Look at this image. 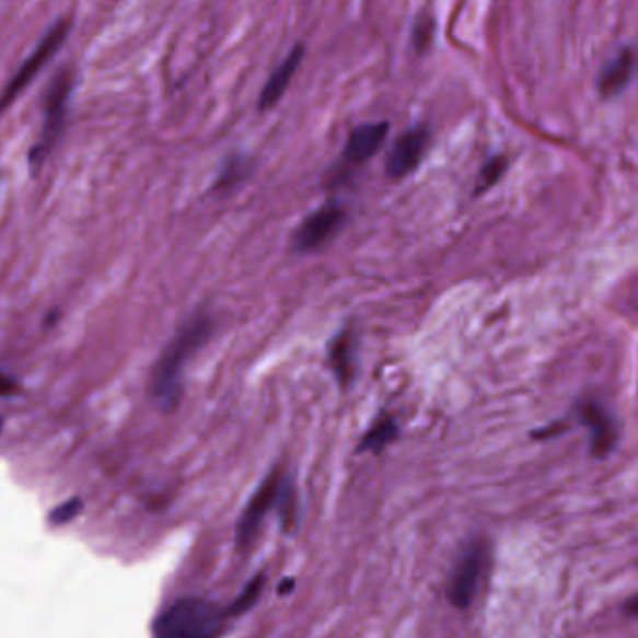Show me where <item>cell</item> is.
<instances>
[{"label":"cell","instance_id":"6da1fadb","mask_svg":"<svg viewBox=\"0 0 638 638\" xmlns=\"http://www.w3.org/2000/svg\"><path fill=\"white\" fill-rule=\"evenodd\" d=\"M216 322L208 312L198 310L177 330L153 367L150 398L161 411H174L184 396V372L190 359L208 344Z\"/></svg>","mask_w":638,"mask_h":638},{"label":"cell","instance_id":"7a4b0ae2","mask_svg":"<svg viewBox=\"0 0 638 638\" xmlns=\"http://www.w3.org/2000/svg\"><path fill=\"white\" fill-rule=\"evenodd\" d=\"M228 611L202 598L172 603L153 622V638H221L227 631Z\"/></svg>","mask_w":638,"mask_h":638},{"label":"cell","instance_id":"3957f363","mask_svg":"<svg viewBox=\"0 0 638 638\" xmlns=\"http://www.w3.org/2000/svg\"><path fill=\"white\" fill-rule=\"evenodd\" d=\"M71 21L60 20L47 31L44 38L39 39L36 49L28 55L25 62L21 63L20 70L15 71V76L10 79V83L4 86L2 94H0V114L7 113L8 108L12 107L15 100L25 92L34 79L39 76V71L44 70L47 63L51 62L53 57L57 55L66 39L70 36Z\"/></svg>","mask_w":638,"mask_h":638},{"label":"cell","instance_id":"277c9868","mask_svg":"<svg viewBox=\"0 0 638 638\" xmlns=\"http://www.w3.org/2000/svg\"><path fill=\"white\" fill-rule=\"evenodd\" d=\"M73 86H76V71L71 70V68L60 70V73L49 84L47 94H45L42 137H39L38 144L34 146V150L31 153V161L34 165L42 163L51 153L57 140L60 139L63 124H66V116H68V103H70L71 94H73Z\"/></svg>","mask_w":638,"mask_h":638},{"label":"cell","instance_id":"5b68a950","mask_svg":"<svg viewBox=\"0 0 638 638\" xmlns=\"http://www.w3.org/2000/svg\"><path fill=\"white\" fill-rule=\"evenodd\" d=\"M487 558L489 545L484 540H474L460 553L446 582V598L452 607L465 611L473 605L480 588Z\"/></svg>","mask_w":638,"mask_h":638},{"label":"cell","instance_id":"8992f818","mask_svg":"<svg viewBox=\"0 0 638 638\" xmlns=\"http://www.w3.org/2000/svg\"><path fill=\"white\" fill-rule=\"evenodd\" d=\"M286 480L288 476L282 473V468H272L266 480L262 482L258 491L253 495V499L248 500V504L241 513L237 532H235L240 549H247L248 545L254 544L269 512L277 510Z\"/></svg>","mask_w":638,"mask_h":638},{"label":"cell","instance_id":"52a82bcc","mask_svg":"<svg viewBox=\"0 0 638 638\" xmlns=\"http://www.w3.org/2000/svg\"><path fill=\"white\" fill-rule=\"evenodd\" d=\"M346 222V209L338 202H327L312 211L293 234L291 245L299 253H314L325 247L340 232Z\"/></svg>","mask_w":638,"mask_h":638},{"label":"cell","instance_id":"ba28073f","mask_svg":"<svg viewBox=\"0 0 638 638\" xmlns=\"http://www.w3.org/2000/svg\"><path fill=\"white\" fill-rule=\"evenodd\" d=\"M579 422L590 431V454L594 457H607L618 443V424L613 415L598 402L584 398L576 405Z\"/></svg>","mask_w":638,"mask_h":638},{"label":"cell","instance_id":"9c48e42d","mask_svg":"<svg viewBox=\"0 0 638 638\" xmlns=\"http://www.w3.org/2000/svg\"><path fill=\"white\" fill-rule=\"evenodd\" d=\"M431 134L426 126H415L405 129L398 139L394 140L388 158H386V174L394 179L409 176L422 163L424 155L430 148Z\"/></svg>","mask_w":638,"mask_h":638},{"label":"cell","instance_id":"30bf717a","mask_svg":"<svg viewBox=\"0 0 638 638\" xmlns=\"http://www.w3.org/2000/svg\"><path fill=\"white\" fill-rule=\"evenodd\" d=\"M304 57H306V45L303 42H298L286 55L285 60L272 70L264 89L259 92L258 111L266 113V111L277 107L278 102L285 97L286 90L290 89L291 81L295 79V73L301 68Z\"/></svg>","mask_w":638,"mask_h":638},{"label":"cell","instance_id":"8fae6325","mask_svg":"<svg viewBox=\"0 0 638 638\" xmlns=\"http://www.w3.org/2000/svg\"><path fill=\"white\" fill-rule=\"evenodd\" d=\"M388 129H391L388 121H373L355 127L341 152L344 163L348 166L364 165L370 159L375 158V153L385 144Z\"/></svg>","mask_w":638,"mask_h":638},{"label":"cell","instance_id":"7c38bea8","mask_svg":"<svg viewBox=\"0 0 638 638\" xmlns=\"http://www.w3.org/2000/svg\"><path fill=\"white\" fill-rule=\"evenodd\" d=\"M638 57L631 47H626L601 71L598 90L603 100H613L629 86L637 71Z\"/></svg>","mask_w":638,"mask_h":638},{"label":"cell","instance_id":"4fadbf2b","mask_svg":"<svg viewBox=\"0 0 638 638\" xmlns=\"http://www.w3.org/2000/svg\"><path fill=\"white\" fill-rule=\"evenodd\" d=\"M329 364L336 380L341 386H348L353 380L355 336L351 330H341L329 346Z\"/></svg>","mask_w":638,"mask_h":638},{"label":"cell","instance_id":"5bb4252c","mask_svg":"<svg viewBox=\"0 0 638 638\" xmlns=\"http://www.w3.org/2000/svg\"><path fill=\"white\" fill-rule=\"evenodd\" d=\"M398 424L396 418L391 415H381L372 428L362 437L361 444H359V452H381V450L388 446L392 441H396L398 437Z\"/></svg>","mask_w":638,"mask_h":638},{"label":"cell","instance_id":"9a60e30c","mask_svg":"<svg viewBox=\"0 0 638 638\" xmlns=\"http://www.w3.org/2000/svg\"><path fill=\"white\" fill-rule=\"evenodd\" d=\"M437 21L430 12L418 13L411 26V47L417 55L430 51L436 39Z\"/></svg>","mask_w":638,"mask_h":638},{"label":"cell","instance_id":"2e32d148","mask_svg":"<svg viewBox=\"0 0 638 638\" xmlns=\"http://www.w3.org/2000/svg\"><path fill=\"white\" fill-rule=\"evenodd\" d=\"M264 587H266V576L254 577L253 581L248 582L245 590L241 592L240 598L227 608L228 616L234 618V616H241V614L247 613L251 608L258 603L259 595L264 592Z\"/></svg>","mask_w":638,"mask_h":638},{"label":"cell","instance_id":"e0dca14e","mask_svg":"<svg viewBox=\"0 0 638 638\" xmlns=\"http://www.w3.org/2000/svg\"><path fill=\"white\" fill-rule=\"evenodd\" d=\"M506 169H508V159L504 155H495L489 159L486 165L482 166L480 174L476 177V195H482L486 190L491 189L500 177L504 176Z\"/></svg>","mask_w":638,"mask_h":638},{"label":"cell","instance_id":"ac0fdd59","mask_svg":"<svg viewBox=\"0 0 638 638\" xmlns=\"http://www.w3.org/2000/svg\"><path fill=\"white\" fill-rule=\"evenodd\" d=\"M245 171H247V161L240 155H232L222 169L221 177L217 182V189H228V187L237 184L245 176Z\"/></svg>","mask_w":638,"mask_h":638},{"label":"cell","instance_id":"d6986e66","mask_svg":"<svg viewBox=\"0 0 638 638\" xmlns=\"http://www.w3.org/2000/svg\"><path fill=\"white\" fill-rule=\"evenodd\" d=\"M622 613L626 614L627 618L638 619V592L622 603Z\"/></svg>","mask_w":638,"mask_h":638},{"label":"cell","instance_id":"ffe728a7","mask_svg":"<svg viewBox=\"0 0 638 638\" xmlns=\"http://www.w3.org/2000/svg\"><path fill=\"white\" fill-rule=\"evenodd\" d=\"M291 588H293V579H285V584L278 588V592H280V594H286Z\"/></svg>","mask_w":638,"mask_h":638},{"label":"cell","instance_id":"44dd1931","mask_svg":"<svg viewBox=\"0 0 638 638\" xmlns=\"http://www.w3.org/2000/svg\"><path fill=\"white\" fill-rule=\"evenodd\" d=\"M0 430H2V418H0Z\"/></svg>","mask_w":638,"mask_h":638}]
</instances>
